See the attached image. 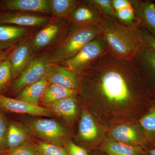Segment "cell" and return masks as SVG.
Listing matches in <instances>:
<instances>
[{
  "label": "cell",
  "mask_w": 155,
  "mask_h": 155,
  "mask_svg": "<svg viewBox=\"0 0 155 155\" xmlns=\"http://www.w3.org/2000/svg\"><path fill=\"white\" fill-rule=\"evenodd\" d=\"M140 25L155 36V5L150 1L130 0Z\"/></svg>",
  "instance_id": "cell-16"
},
{
  "label": "cell",
  "mask_w": 155,
  "mask_h": 155,
  "mask_svg": "<svg viewBox=\"0 0 155 155\" xmlns=\"http://www.w3.org/2000/svg\"><path fill=\"white\" fill-rule=\"evenodd\" d=\"M132 60L145 87L150 96H155V50L142 44Z\"/></svg>",
  "instance_id": "cell-7"
},
{
  "label": "cell",
  "mask_w": 155,
  "mask_h": 155,
  "mask_svg": "<svg viewBox=\"0 0 155 155\" xmlns=\"http://www.w3.org/2000/svg\"><path fill=\"white\" fill-rule=\"evenodd\" d=\"M102 149L107 155H143L144 151L140 146L122 143L113 140L103 143Z\"/></svg>",
  "instance_id": "cell-22"
},
{
  "label": "cell",
  "mask_w": 155,
  "mask_h": 155,
  "mask_svg": "<svg viewBox=\"0 0 155 155\" xmlns=\"http://www.w3.org/2000/svg\"><path fill=\"white\" fill-rule=\"evenodd\" d=\"M54 65L49 61V51L37 54L30 61L11 87L13 93H19L25 87L48 75Z\"/></svg>",
  "instance_id": "cell-5"
},
{
  "label": "cell",
  "mask_w": 155,
  "mask_h": 155,
  "mask_svg": "<svg viewBox=\"0 0 155 155\" xmlns=\"http://www.w3.org/2000/svg\"><path fill=\"white\" fill-rule=\"evenodd\" d=\"M0 155H3V153L0 151Z\"/></svg>",
  "instance_id": "cell-37"
},
{
  "label": "cell",
  "mask_w": 155,
  "mask_h": 155,
  "mask_svg": "<svg viewBox=\"0 0 155 155\" xmlns=\"http://www.w3.org/2000/svg\"><path fill=\"white\" fill-rule=\"evenodd\" d=\"M77 91L69 89L49 83L41 101L44 104H51L60 100L68 97L76 95Z\"/></svg>",
  "instance_id": "cell-24"
},
{
  "label": "cell",
  "mask_w": 155,
  "mask_h": 155,
  "mask_svg": "<svg viewBox=\"0 0 155 155\" xmlns=\"http://www.w3.org/2000/svg\"><path fill=\"white\" fill-rule=\"evenodd\" d=\"M75 96L57 101L51 105L53 114L68 121H72L77 116V103Z\"/></svg>",
  "instance_id": "cell-21"
},
{
  "label": "cell",
  "mask_w": 155,
  "mask_h": 155,
  "mask_svg": "<svg viewBox=\"0 0 155 155\" xmlns=\"http://www.w3.org/2000/svg\"><path fill=\"white\" fill-rule=\"evenodd\" d=\"M3 4L9 11L51 15L50 0H5Z\"/></svg>",
  "instance_id": "cell-14"
},
{
  "label": "cell",
  "mask_w": 155,
  "mask_h": 155,
  "mask_svg": "<svg viewBox=\"0 0 155 155\" xmlns=\"http://www.w3.org/2000/svg\"><path fill=\"white\" fill-rule=\"evenodd\" d=\"M81 138L86 142H92L98 135L99 130L94 119L87 111L84 110L81 114L79 125Z\"/></svg>",
  "instance_id": "cell-23"
},
{
  "label": "cell",
  "mask_w": 155,
  "mask_h": 155,
  "mask_svg": "<svg viewBox=\"0 0 155 155\" xmlns=\"http://www.w3.org/2000/svg\"><path fill=\"white\" fill-rule=\"evenodd\" d=\"M13 47H14L4 51L3 52L0 54V64L5 59L8 58V56Z\"/></svg>",
  "instance_id": "cell-34"
},
{
  "label": "cell",
  "mask_w": 155,
  "mask_h": 155,
  "mask_svg": "<svg viewBox=\"0 0 155 155\" xmlns=\"http://www.w3.org/2000/svg\"><path fill=\"white\" fill-rule=\"evenodd\" d=\"M143 155H155V148L147 150L144 152Z\"/></svg>",
  "instance_id": "cell-35"
},
{
  "label": "cell",
  "mask_w": 155,
  "mask_h": 155,
  "mask_svg": "<svg viewBox=\"0 0 155 155\" xmlns=\"http://www.w3.org/2000/svg\"><path fill=\"white\" fill-rule=\"evenodd\" d=\"M3 51H2V50H0V54H2V53L3 52Z\"/></svg>",
  "instance_id": "cell-36"
},
{
  "label": "cell",
  "mask_w": 155,
  "mask_h": 155,
  "mask_svg": "<svg viewBox=\"0 0 155 155\" xmlns=\"http://www.w3.org/2000/svg\"><path fill=\"white\" fill-rule=\"evenodd\" d=\"M0 110L36 116H50L54 114L51 110L47 108L31 104L17 99L5 96L1 94Z\"/></svg>",
  "instance_id": "cell-12"
},
{
  "label": "cell",
  "mask_w": 155,
  "mask_h": 155,
  "mask_svg": "<svg viewBox=\"0 0 155 155\" xmlns=\"http://www.w3.org/2000/svg\"><path fill=\"white\" fill-rule=\"evenodd\" d=\"M110 135L113 140L126 144L141 146L144 143V136L130 125H117L111 130Z\"/></svg>",
  "instance_id": "cell-17"
},
{
  "label": "cell",
  "mask_w": 155,
  "mask_h": 155,
  "mask_svg": "<svg viewBox=\"0 0 155 155\" xmlns=\"http://www.w3.org/2000/svg\"><path fill=\"white\" fill-rule=\"evenodd\" d=\"M71 24L67 18L51 17L48 24L34 32L31 44L37 54L50 51L67 35Z\"/></svg>",
  "instance_id": "cell-4"
},
{
  "label": "cell",
  "mask_w": 155,
  "mask_h": 155,
  "mask_svg": "<svg viewBox=\"0 0 155 155\" xmlns=\"http://www.w3.org/2000/svg\"><path fill=\"white\" fill-rule=\"evenodd\" d=\"M79 75L85 98L113 108L125 107L150 99L132 60L119 59L108 52Z\"/></svg>",
  "instance_id": "cell-1"
},
{
  "label": "cell",
  "mask_w": 155,
  "mask_h": 155,
  "mask_svg": "<svg viewBox=\"0 0 155 155\" xmlns=\"http://www.w3.org/2000/svg\"><path fill=\"white\" fill-rule=\"evenodd\" d=\"M3 155H39L36 145L27 143L13 149L7 150Z\"/></svg>",
  "instance_id": "cell-29"
},
{
  "label": "cell",
  "mask_w": 155,
  "mask_h": 155,
  "mask_svg": "<svg viewBox=\"0 0 155 155\" xmlns=\"http://www.w3.org/2000/svg\"><path fill=\"white\" fill-rule=\"evenodd\" d=\"M99 28L100 36L105 42L108 52L115 58L132 60L143 44L140 23L125 25L105 19Z\"/></svg>",
  "instance_id": "cell-2"
},
{
  "label": "cell",
  "mask_w": 155,
  "mask_h": 155,
  "mask_svg": "<svg viewBox=\"0 0 155 155\" xmlns=\"http://www.w3.org/2000/svg\"><path fill=\"white\" fill-rule=\"evenodd\" d=\"M12 79V72L10 61L8 58L0 64V94L7 88Z\"/></svg>",
  "instance_id": "cell-28"
},
{
  "label": "cell",
  "mask_w": 155,
  "mask_h": 155,
  "mask_svg": "<svg viewBox=\"0 0 155 155\" xmlns=\"http://www.w3.org/2000/svg\"><path fill=\"white\" fill-rule=\"evenodd\" d=\"M65 148L69 155H89L86 150L70 140L66 141Z\"/></svg>",
  "instance_id": "cell-32"
},
{
  "label": "cell",
  "mask_w": 155,
  "mask_h": 155,
  "mask_svg": "<svg viewBox=\"0 0 155 155\" xmlns=\"http://www.w3.org/2000/svg\"><path fill=\"white\" fill-rule=\"evenodd\" d=\"M67 19L71 25L99 26L105 18L89 0H84L81 1Z\"/></svg>",
  "instance_id": "cell-11"
},
{
  "label": "cell",
  "mask_w": 155,
  "mask_h": 155,
  "mask_svg": "<svg viewBox=\"0 0 155 155\" xmlns=\"http://www.w3.org/2000/svg\"><path fill=\"white\" fill-rule=\"evenodd\" d=\"M116 19L120 24L132 25L140 23L130 0H112Z\"/></svg>",
  "instance_id": "cell-20"
},
{
  "label": "cell",
  "mask_w": 155,
  "mask_h": 155,
  "mask_svg": "<svg viewBox=\"0 0 155 155\" xmlns=\"http://www.w3.org/2000/svg\"><path fill=\"white\" fill-rule=\"evenodd\" d=\"M107 52L105 42L100 36L85 45L72 58L60 64L79 75L97 59Z\"/></svg>",
  "instance_id": "cell-6"
},
{
  "label": "cell",
  "mask_w": 155,
  "mask_h": 155,
  "mask_svg": "<svg viewBox=\"0 0 155 155\" xmlns=\"http://www.w3.org/2000/svg\"><path fill=\"white\" fill-rule=\"evenodd\" d=\"M31 131L45 140V142L62 146L67 135V131L60 123L51 119H31L28 122Z\"/></svg>",
  "instance_id": "cell-8"
},
{
  "label": "cell",
  "mask_w": 155,
  "mask_h": 155,
  "mask_svg": "<svg viewBox=\"0 0 155 155\" xmlns=\"http://www.w3.org/2000/svg\"><path fill=\"white\" fill-rule=\"evenodd\" d=\"M51 16L21 11H8L0 12V24H8L19 27L34 28H41L48 24Z\"/></svg>",
  "instance_id": "cell-10"
},
{
  "label": "cell",
  "mask_w": 155,
  "mask_h": 155,
  "mask_svg": "<svg viewBox=\"0 0 155 155\" xmlns=\"http://www.w3.org/2000/svg\"><path fill=\"white\" fill-rule=\"evenodd\" d=\"M36 146L39 155H69L62 146L41 141Z\"/></svg>",
  "instance_id": "cell-27"
},
{
  "label": "cell",
  "mask_w": 155,
  "mask_h": 155,
  "mask_svg": "<svg viewBox=\"0 0 155 155\" xmlns=\"http://www.w3.org/2000/svg\"><path fill=\"white\" fill-rule=\"evenodd\" d=\"M9 122L2 111L0 110V151L3 153L7 150Z\"/></svg>",
  "instance_id": "cell-30"
},
{
  "label": "cell",
  "mask_w": 155,
  "mask_h": 155,
  "mask_svg": "<svg viewBox=\"0 0 155 155\" xmlns=\"http://www.w3.org/2000/svg\"><path fill=\"white\" fill-rule=\"evenodd\" d=\"M143 129L148 133H155V107L140 119Z\"/></svg>",
  "instance_id": "cell-31"
},
{
  "label": "cell",
  "mask_w": 155,
  "mask_h": 155,
  "mask_svg": "<svg viewBox=\"0 0 155 155\" xmlns=\"http://www.w3.org/2000/svg\"><path fill=\"white\" fill-rule=\"evenodd\" d=\"M105 19L117 21L112 0H89Z\"/></svg>",
  "instance_id": "cell-26"
},
{
  "label": "cell",
  "mask_w": 155,
  "mask_h": 155,
  "mask_svg": "<svg viewBox=\"0 0 155 155\" xmlns=\"http://www.w3.org/2000/svg\"><path fill=\"white\" fill-rule=\"evenodd\" d=\"M81 2L79 0H50L51 16L67 19Z\"/></svg>",
  "instance_id": "cell-25"
},
{
  "label": "cell",
  "mask_w": 155,
  "mask_h": 155,
  "mask_svg": "<svg viewBox=\"0 0 155 155\" xmlns=\"http://www.w3.org/2000/svg\"><path fill=\"white\" fill-rule=\"evenodd\" d=\"M48 76L22 89L18 93L17 99L31 104L38 105L49 84Z\"/></svg>",
  "instance_id": "cell-19"
},
{
  "label": "cell",
  "mask_w": 155,
  "mask_h": 155,
  "mask_svg": "<svg viewBox=\"0 0 155 155\" xmlns=\"http://www.w3.org/2000/svg\"><path fill=\"white\" fill-rule=\"evenodd\" d=\"M34 28L0 24V50L13 47L25 37L33 33Z\"/></svg>",
  "instance_id": "cell-15"
},
{
  "label": "cell",
  "mask_w": 155,
  "mask_h": 155,
  "mask_svg": "<svg viewBox=\"0 0 155 155\" xmlns=\"http://www.w3.org/2000/svg\"><path fill=\"white\" fill-rule=\"evenodd\" d=\"M32 34L14 45L8 56L11 65L12 79L15 80L20 75L37 54L31 44V37Z\"/></svg>",
  "instance_id": "cell-9"
},
{
  "label": "cell",
  "mask_w": 155,
  "mask_h": 155,
  "mask_svg": "<svg viewBox=\"0 0 155 155\" xmlns=\"http://www.w3.org/2000/svg\"><path fill=\"white\" fill-rule=\"evenodd\" d=\"M100 36L99 26L71 25L63 40L49 51L50 63L55 65L72 58L85 45Z\"/></svg>",
  "instance_id": "cell-3"
},
{
  "label": "cell",
  "mask_w": 155,
  "mask_h": 155,
  "mask_svg": "<svg viewBox=\"0 0 155 155\" xmlns=\"http://www.w3.org/2000/svg\"><path fill=\"white\" fill-rule=\"evenodd\" d=\"M141 31L143 44L155 50V36L141 25Z\"/></svg>",
  "instance_id": "cell-33"
},
{
  "label": "cell",
  "mask_w": 155,
  "mask_h": 155,
  "mask_svg": "<svg viewBox=\"0 0 155 155\" xmlns=\"http://www.w3.org/2000/svg\"><path fill=\"white\" fill-rule=\"evenodd\" d=\"M30 137L31 129L29 127L24 126L21 123L15 121L9 122L7 150L13 149L30 142Z\"/></svg>",
  "instance_id": "cell-18"
},
{
  "label": "cell",
  "mask_w": 155,
  "mask_h": 155,
  "mask_svg": "<svg viewBox=\"0 0 155 155\" xmlns=\"http://www.w3.org/2000/svg\"><path fill=\"white\" fill-rule=\"evenodd\" d=\"M48 80L49 83L77 91L79 86V75L60 64L54 65Z\"/></svg>",
  "instance_id": "cell-13"
}]
</instances>
